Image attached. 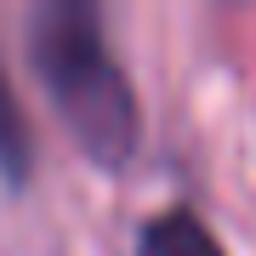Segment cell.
Listing matches in <instances>:
<instances>
[{"label": "cell", "mask_w": 256, "mask_h": 256, "mask_svg": "<svg viewBox=\"0 0 256 256\" xmlns=\"http://www.w3.org/2000/svg\"><path fill=\"white\" fill-rule=\"evenodd\" d=\"M28 63H34L57 120L68 126V137L86 160L120 171L137 154V137H142L137 92H131L126 68L114 63L108 40H102L97 6L40 0L28 12Z\"/></svg>", "instance_id": "cell-1"}, {"label": "cell", "mask_w": 256, "mask_h": 256, "mask_svg": "<svg viewBox=\"0 0 256 256\" xmlns=\"http://www.w3.org/2000/svg\"><path fill=\"white\" fill-rule=\"evenodd\" d=\"M137 256H222L216 234L200 222V210L188 205H165L142 222L137 234Z\"/></svg>", "instance_id": "cell-2"}, {"label": "cell", "mask_w": 256, "mask_h": 256, "mask_svg": "<svg viewBox=\"0 0 256 256\" xmlns=\"http://www.w3.org/2000/svg\"><path fill=\"white\" fill-rule=\"evenodd\" d=\"M28 165H34L28 120H23V102H18V92H12L6 68H0V182H6V188H23L28 182Z\"/></svg>", "instance_id": "cell-3"}]
</instances>
